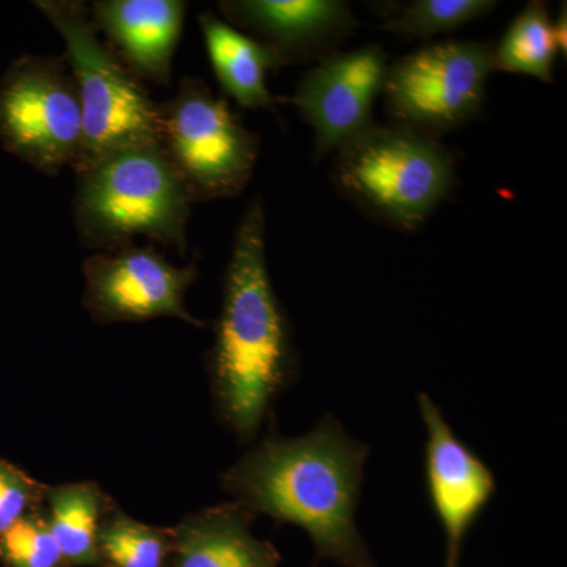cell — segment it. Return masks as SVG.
I'll return each mask as SVG.
<instances>
[{
  "label": "cell",
  "instance_id": "6da1fadb",
  "mask_svg": "<svg viewBox=\"0 0 567 567\" xmlns=\"http://www.w3.org/2000/svg\"><path fill=\"white\" fill-rule=\"evenodd\" d=\"M369 454L327 413L303 435L270 432L223 473L221 487L254 517L303 529L317 563L377 567L354 518Z\"/></svg>",
  "mask_w": 567,
  "mask_h": 567
},
{
  "label": "cell",
  "instance_id": "7a4b0ae2",
  "mask_svg": "<svg viewBox=\"0 0 567 567\" xmlns=\"http://www.w3.org/2000/svg\"><path fill=\"white\" fill-rule=\"evenodd\" d=\"M264 199L252 197L237 230L208 352L216 412L240 442L251 443L276 399L300 374L292 324L268 274Z\"/></svg>",
  "mask_w": 567,
  "mask_h": 567
},
{
  "label": "cell",
  "instance_id": "3957f363",
  "mask_svg": "<svg viewBox=\"0 0 567 567\" xmlns=\"http://www.w3.org/2000/svg\"><path fill=\"white\" fill-rule=\"evenodd\" d=\"M193 200L159 144L103 156L76 174L73 221L84 248L96 252L136 237L186 254Z\"/></svg>",
  "mask_w": 567,
  "mask_h": 567
},
{
  "label": "cell",
  "instance_id": "277c9868",
  "mask_svg": "<svg viewBox=\"0 0 567 567\" xmlns=\"http://www.w3.org/2000/svg\"><path fill=\"white\" fill-rule=\"evenodd\" d=\"M334 185L365 215L415 230L456 185L453 155L435 137L406 126L365 130L338 151Z\"/></svg>",
  "mask_w": 567,
  "mask_h": 567
},
{
  "label": "cell",
  "instance_id": "5b68a950",
  "mask_svg": "<svg viewBox=\"0 0 567 567\" xmlns=\"http://www.w3.org/2000/svg\"><path fill=\"white\" fill-rule=\"evenodd\" d=\"M65 44V61L82 107V148L74 174L121 148L159 144V103L100 40L87 7L76 0H37Z\"/></svg>",
  "mask_w": 567,
  "mask_h": 567
},
{
  "label": "cell",
  "instance_id": "8992f818",
  "mask_svg": "<svg viewBox=\"0 0 567 567\" xmlns=\"http://www.w3.org/2000/svg\"><path fill=\"white\" fill-rule=\"evenodd\" d=\"M159 147L193 203H207L248 188L260 137L203 80L183 76L173 99L159 103Z\"/></svg>",
  "mask_w": 567,
  "mask_h": 567
},
{
  "label": "cell",
  "instance_id": "52a82bcc",
  "mask_svg": "<svg viewBox=\"0 0 567 567\" xmlns=\"http://www.w3.org/2000/svg\"><path fill=\"white\" fill-rule=\"evenodd\" d=\"M0 145L43 175L74 167L82 148V107L65 59L25 54L0 80Z\"/></svg>",
  "mask_w": 567,
  "mask_h": 567
},
{
  "label": "cell",
  "instance_id": "ba28073f",
  "mask_svg": "<svg viewBox=\"0 0 567 567\" xmlns=\"http://www.w3.org/2000/svg\"><path fill=\"white\" fill-rule=\"evenodd\" d=\"M492 71L491 43L440 41L391 63L382 95L398 125L436 140L480 114Z\"/></svg>",
  "mask_w": 567,
  "mask_h": 567
},
{
  "label": "cell",
  "instance_id": "9c48e42d",
  "mask_svg": "<svg viewBox=\"0 0 567 567\" xmlns=\"http://www.w3.org/2000/svg\"><path fill=\"white\" fill-rule=\"evenodd\" d=\"M82 305L95 322H145L174 317L193 327L205 324L185 306V295L199 275L196 262L177 267L156 249L132 244L92 254L82 264Z\"/></svg>",
  "mask_w": 567,
  "mask_h": 567
},
{
  "label": "cell",
  "instance_id": "30bf717a",
  "mask_svg": "<svg viewBox=\"0 0 567 567\" xmlns=\"http://www.w3.org/2000/svg\"><path fill=\"white\" fill-rule=\"evenodd\" d=\"M386 52L377 44L334 52L308 71L287 103L316 133V158L341 151L371 128L375 100L382 95Z\"/></svg>",
  "mask_w": 567,
  "mask_h": 567
},
{
  "label": "cell",
  "instance_id": "8fae6325",
  "mask_svg": "<svg viewBox=\"0 0 567 567\" xmlns=\"http://www.w3.org/2000/svg\"><path fill=\"white\" fill-rule=\"evenodd\" d=\"M425 425L424 480L445 535V567L461 566L466 536L496 492L495 473L456 435L427 393L416 398Z\"/></svg>",
  "mask_w": 567,
  "mask_h": 567
},
{
  "label": "cell",
  "instance_id": "7c38bea8",
  "mask_svg": "<svg viewBox=\"0 0 567 567\" xmlns=\"http://www.w3.org/2000/svg\"><path fill=\"white\" fill-rule=\"evenodd\" d=\"M223 20L274 51L281 66L322 61L358 28L341 0H223Z\"/></svg>",
  "mask_w": 567,
  "mask_h": 567
},
{
  "label": "cell",
  "instance_id": "4fadbf2b",
  "mask_svg": "<svg viewBox=\"0 0 567 567\" xmlns=\"http://www.w3.org/2000/svg\"><path fill=\"white\" fill-rule=\"evenodd\" d=\"M186 10L183 0H96L89 13L136 80L169 85Z\"/></svg>",
  "mask_w": 567,
  "mask_h": 567
},
{
  "label": "cell",
  "instance_id": "5bb4252c",
  "mask_svg": "<svg viewBox=\"0 0 567 567\" xmlns=\"http://www.w3.org/2000/svg\"><path fill=\"white\" fill-rule=\"evenodd\" d=\"M251 513L238 503L207 507L183 518L173 532L171 567H279L281 554L252 535Z\"/></svg>",
  "mask_w": 567,
  "mask_h": 567
},
{
  "label": "cell",
  "instance_id": "9a60e30c",
  "mask_svg": "<svg viewBox=\"0 0 567 567\" xmlns=\"http://www.w3.org/2000/svg\"><path fill=\"white\" fill-rule=\"evenodd\" d=\"M200 31L216 80L227 95L246 110H275L267 87L268 70H281L275 52L227 24L213 11L199 14Z\"/></svg>",
  "mask_w": 567,
  "mask_h": 567
},
{
  "label": "cell",
  "instance_id": "2e32d148",
  "mask_svg": "<svg viewBox=\"0 0 567 567\" xmlns=\"http://www.w3.org/2000/svg\"><path fill=\"white\" fill-rule=\"evenodd\" d=\"M44 514L69 567H100L99 533L114 506L93 483L47 487Z\"/></svg>",
  "mask_w": 567,
  "mask_h": 567
},
{
  "label": "cell",
  "instance_id": "e0dca14e",
  "mask_svg": "<svg viewBox=\"0 0 567 567\" xmlns=\"http://www.w3.org/2000/svg\"><path fill=\"white\" fill-rule=\"evenodd\" d=\"M557 52L554 21L547 3L533 0L494 47V70L525 74L550 84Z\"/></svg>",
  "mask_w": 567,
  "mask_h": 567
},
{
  "label": "cell",
  "instance_id": "ac0fdd59",
  "mask_svg": "<svg viewBox=\"0 0 567 567\" xmlns=\"http://www.w3.org/2000/svg\"><path fill=\"white\" fill-rule=\"evenodd\" d=\"M171 551V528L142 524L115 505L104 516L99 533L100 567H167Z\"/></svg>",
  "mask_w": 567,
  "mask_h": 567
},
{
  "label": "cell",
  "instance_id": "d6986e66",
  "mask_svg": "<svg viewBox=\"0 0 567 567\" xmlns=\"http://www.w3.org/2000/svg\"><path fill=\"white\" fill-rule=\"evenodd\" d=\"M496 7L495 0H415L388 17L383 29L395 35L429 40L487 17Z\"/></svg>",
  "mask_w": 567,
  "mask_h": 567
},
{
  "label": "cell",
  "instance_id": "ffe728a7",
  "mask_svg": "<svg viewBox=\"0 0 567 567\" xmlns=\"http://www.w3.org/2000/svg\"><path fill=\"white\" fill-rule=\"evenodd\" d=\"M0 563L6 567H69L43 507L0 536Z\"/></svg>",
  "mask_w": 567,
  "mask_h": 567
},
{
  "label": "cell",
  "instance_id": "44dd1931",
  "mask_svg": "<svg viewBox=\"0 0 567 567\" xmlns=\"http://www.w3.org/2000/svg\"><path fill=\"white\" fill-rule=\"evenodd\" d=\"M47 486L0 458V536L44 503Z\"/></svg>",
  "mask_w": 567,
  "mask_h": 567
},
{
  "label": "cell",
  "instance_id": "7402d4cb",
  "mask_svg": "<svg viewBox=\"0 0 567 567\" xmlns=\"http://www.w3.org/2000/svg\"><path fill=\"white\" fill-rule=\"evenodd\" d=\"M567 17H566V3H563V9L559 10V17L558 21L554 22V32H555V39H557L558 43V51H563V54L566 55V24H567Z\"/></svg>",
  "mask_w": 567,
  "mask_h": 567
},
{
  "label": "cell",
  "instance_id": "603a6c76",
  "mask_svg": "<svg viewBox=\"0 0 567 567\" xmlns=\"http://www.w3.org/2000/svg\"><path fill=\"white\" fill-rule=\"evenodd\" d=\"M167 567H171V566H167Z\"/></svg>",
  "mask_w": 567,
  "mask_h": 567
}]
</instances>
